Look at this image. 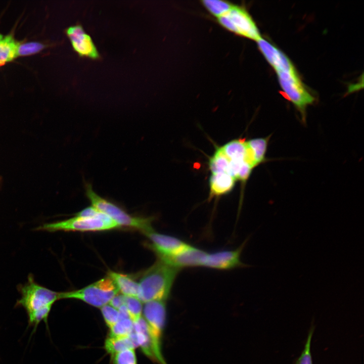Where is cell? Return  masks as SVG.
<instances>
[{
    "label": "cell",
    "instance_id": "obj_31",
    "mask_svg": "<svg viewBox=\"0 0 364 364\" xmlns=\"http://www.w3.org/2000/svg\"><path fill=\"white\" fill-rule=\"evenodd\" d=\"M1 179V178H0Z\"/></svg>",
    "mask_w": 364,
    "mask_h": 364
},
{
    "label": "cell",
    "instance_id": "obj_15",
    "mask_svg": "<svg viewBox=\"0 0 364 364\" xmlns=\"http://www.w3.org/2000/svg\"><path fill=\"white\" fill-rule=\"evenodd\" d=\"M236 180L224 172L211 173L209 178V199L226 195L234 189Z\"/></svg>",
    "mask_w": 364,
    "mask_h": 364
},
{
    "label": "cell",
    "instance_id": "obj_20",
    "mask_svg": "<svg viewBox=\"0 0 364 364\" xmlns=\"http://www.w3.org/2000/svg\"><path fill=\"white\" fill-rule=\"evenodd\" d=\"M209 167L211 173L224 172L230 174V161L220 147L216 148L209 159Z\"/></svg>",
    "mask_w": 364,
    "mask_h": 364
},
{
    "label": "cell",
    "instance_id": "obj_3",
    "mask_svg": "<svg viewBox=\"0 0 364 364\" xmlns=\"http://www.w3.org/2000/svg\"><path fill=\"white\" fill-rule=\"evenodd\" d=\"M85 190L91 205L109 217L120 228L124 226L137 230L145 235L153 231L152 218L137 217L128 214L119 206L99 195L89 183L85 184Z\"/></svg>",
    "mask_w": 364,
    "mask_h": 364
},
{
    "label": "cell",
    "instance_id": "obj_6",
    "mask_svg": "<svg viewBox=\"0 0 364 364\" xmlns=\"http://www.w3.org/2000/svg\"><path fill=\"white\" fill-rule=\"evenodd\" d=\"M119 290L108 276L79 290L60 292V299H75L92 306L101 308L119 293Z\"/></svg>",
    "mask_w": 364,
    "mask_h": 364
},
{
    "label": "cell",
    "instance_id": "obj_25",
    "mask_svg": "<svg viewBox=\"0 0 364 364\" xmlns=\"http://www.w3.org/2000/svg\"><path fill=\"white\" fill-rule=\"evenodd\" d=\"M314 330V326L312 325L309 331L304 349L300 356L296 359L295 364H313L310 347Z\"/></svg>",
    "mask_w": 364,
    "mask_h": 364
},
{
    "label": "cell",
    "instance_id": "obj_13",
    "mask_svg": "<svg viewBox=\"0 0 364 364\" xmlns=\"http://www.w3.org/2000/svg\"><path fill=\"white\" fill-rule=\"evenodd\" d=\"M257 43L259 51L276 72L295 68L290 59L266 39L262 37Z\"/></svg>",
    "mask_w": 364,
    "mask_h": 364
},
{
    "label": "cell",
    "instance_id": "obj_23",
    "mask_svg": "<svg viewBox=\"0 0 364 364\" xmlns=\"http://www.w3.org/2000/svg\"><path fill=\"white\" fill-rule=\"evenodd\" d=\"M125 305L127 309L129 317L133 323L141 317L142 304L138 298L125 296Z\"/></svg>",
    "mask_w": 364,
    "mask_h": 364
},
{
    "label": "cell",
    "instance_id": "obj_28",
    "mask_svg": "<svg viewBox=\"0 0 364 364\" xmlns=\"http://www.w3.org/2000/svg\"><path fill=\"white\" fill-rule=\"evenodd\" d=\"M101 213V212L91 205L81 210L75 216L81 217H93L99 215Z\"/></svg>",
    "mask_w": 364,
    "mask_h": 364
},
{
    "label": "cell",
    "instance_id": "obj_1",
    "mask_svg": "<svg viewBox=\"0 0 364 364\" xmlns=\"http://www.w3.org/2000/svg\"><path fill=\"white\" fill-rule=\"evenodd\" d=\"M21 294L16 306L25 310L29 326L36 329L39 324L43 322L48 325V317L54 303L60 299V292H57L39 285L33 276L29 275L27 281L18 287Z\"/></svg>",
    "mask_w": 364,
    "mask_h": 364
},
{
    "label": "cell",
    "instance_id": "obj_29",
    "mask_svg": "<svg viewBox=\"0 0 364 364\" xmlns=\"http://www.w3.org/2000/svg\"><path fill=\"white\" fill-rule=\"evenodd\" d=\"M124 304L125 296L122 294H117L109 302V305L117 310Z\"/></svg>",
    "mask_w": 364,
    "mask_h": 364
},
{
    "label": "cell",
    "instance_id": "obj_8",
    "mask_svg": "<svg viewBox=\"0 0 364 364\" xmlns=\"http://www.w3.org/2000/svg\"><path fill=\"white\" fill-rule=\"evenodd\" d=\"M133 330L138 345L143 352L159 364H166L161 352V337L153 331L143 317L133 323Z\"/></svg>",
    "mask_w": 364,
    "mask_h": 364
},
{
    "label": "cell",
    "instance_id": "obj_7",
    "mask_svg": "<svg viewBox=\"0 0 364 364\" xmlns=\"http://www.w3.org/2000/svg\"><path fill=\"white\" fill-rule=\"evenodd\" d=\"M217 20L223 28L239 36L256 41L262 38L255 21L243 6L234 5Z\"/></svg>",
    "mask_w": 364,
    "mask_h": 364
},
{
    "label": "cell",
    "instance_id": "obj_5",
    "mask_svg": "<svg viewBox=\"0 0 364 364\" xmlns=\"http://www.w3.org/2000/svg\"><path fill=\"white\" fill-rule=\"evenodd\" d=\"M120 226L107 215L101 213L93 217H73L55 222L46 223L36 228L37 231L50 232L56 231L101 232L107 231Z\"/></svg>",
    "mask_w": 364,
    "mask_h": 364
},
{
    "label": "cell",
    "instance_id": "obj_11",
    "mask_svg": "<svg viewBox=\"0 0 364 364\" xmlns=\"http://www.w3.org/2000/svg\"><path fill=\"white\" fill-rule=\"evenodd\" d=\"M247 241V240L236 250L219 251L210 253L206 252L202 260L201 266L218 269H229L246 266L241 261L240 256Z\"/></svg>",
    "mask_w": 364,
    "mask_h": 364
},
{
    "label": "cell",
    "instance_id": "obj_16",
    "mask_svg": "<svg viewBox=\"0 0 364 364\" xmlns=\"http://www.w3.org/2000/svg\"><path fill=\"white\" fill-rule=\"evenodd\" d=\"M138 346L134 330L129 336L126 337L109 336L105 342V348L112 356L122 351L134 349Z\"/></svg>",
    "mask_w": 364,
    "mask_h": 364
},
{
    "label": "cell",
    "instance_id": "obj_30",
    "mask_svg": "<svg viewBox=\"0 0 364 364\" xmlns=\"http://www.w3.org/2000/svg\"><path fill=\"white\" fill-rule=\"evenodd\" d=\"M3 35L0 33V40L3 38Z\"/></svg>",
    "mask_w": 364,
    "mask_h": 364
},
{
    "label": "cell",
    "instance_id": "obj_24",
    "mask_svg": "<svg viewBox=\"0 0 364 364\" xmlns=\"http://www.w3.org/2000/svg\"><path fill=\"white\" fill-rule=\"evenodd\" d=\"M47 47L45 44L37 41L18 42L17 57L27 56L38 53Z\"/></svg>",
    "mask_w": 364,
    "mask_h": 364
},
{
    "label": "cell",
    "instance_id": "obj_26",
    "mask_svg": "<svg viewBox=\"0 0 364 364\" xmlns=\"http://www.w3.org/2000/svg\"><path fill=\"white\" fill-rule=\"evenodd\" d=\"M113 357L114 364H137L134 349H127L117 353Z\"/></svg>",
    "mask_w": 364,
    "mask_h": 364
},
{
    "label": "cell",
    "instance_id": "obj_2",
    "mask_svg": "<svg viewBox=\"0 0 364 364\" xmlns=\"http://www.w3.org/2000/svg\"><path fill=\"white\" fill-rule=\"evenodd\" d=\"M180 269L158 259L143 274L139 282L138 299L142 302L166 300Z\"/></svg>",
    "mask_w": 364,
    "mask_h": 364
},
{
    "label": "cell",
    "instance_id": "obj_10",
    "mask_svg": "<svg viewBox=\"0 0 364 364\" xmlns=\"http://www.w3.org/2000/svg\"><path fill=\"white\" fill-rule=\"evenodd\" d=\"M73 51L79 57L99 60L101 55L92 38L80 24L70 26L65 30Z\"/></svg>",
    "mask_w": 364,
    "mask_h": 364
},
{
    "label": "cell",
    "instance_id": "obj_21",
    "mask_svg": "<svg viewBox=\"0 0 364 364\" xmlns=\"http://www.w3.org/2000/svg\"><path fill=\"white\" fill-rule=\"evenodd\" d=\"M202 5L212 16L217 19L228 12L234 4L226 1L204 0Z\"/></svg>",
    "mask_w": 364,
    "mask_h": 364
},
{
    "label": "cell",
    "instance_id": "obj_19",
    "mask_svg": "<svg viewBox=\"0 0 364 364\" xmlns=\"http://www.w3.org/2000/svg\"><path fill=\"white\" fill-rule=\"evenodd\" d=\"M18 42L12 34H8L0 40V67L17 57Z\"/></svg>",
    "mask_w": 364,
    "mask_h": 364
},
{
    "label": "cell",
    "instance_id": "obj_22",
    "mask_svg": "<svg viewBox=\"0 0 364 364\" xmlns=\"http://www.w3.org/2000/svg\"><path fill=\"white\" fill-rule=\"evenodd\" d=\"M133 331V322L130 318L119 320L110 328V337H126Z\"/></svg>",
    "mask_w": 364,
    "mask_h": 364
},
{
    "label": "cell",
    "instance_id": "obj_17",
    "mask_svg": "<svg viewBox=\"0 0 364 364\" xmlns=\"http://www.w3.org/2000/svg\"><path fill=\"white\" fill-rule=\"evenodd\" d=\"M108 276L114 282L121 294L138 298L139 290V282L130 276L113 271H109Z\"/></svg>",
    "mask_w": 364,
    "mask_h": 364
},
{
    "label": "cell",
    "instance_id": "obj_12",
    "mask_svg": "<svg viewBox=\"0 0 364 364\" xmlns=\"http://www.w3.org/2000/svg\"><path fill=\"white\" fill-rule=\"evenodd\" d=\"M166 312L165 300H152L144 304V318L153 331L160 337L165 324Z\"/></svg>",
    "mask_w": 364,
    "mask_h": 364
},
{
    "label": "cell",
    "instance_id": "obj_4",
    "mask_svg": "<svg viewBox=\"0 0 364 364\" xmlns=\"http://www.w3.org/2000/svg\"><path fill=\"white\" fill-rule=\"evenodd\" d=\"M283 95L299 111L303 123L306 122V110L315 101L300 79L295 68L276 72Z\"/></svg>",
    "mask_w": 364,
    "mask_h": 364
},
{
    "label": "cell",
    "instance_id": "obj_14",
    "mask_svg": "<svg viewBox=\"0 0 364 364\" xmlns=\"http://www.w3.org/2000/svg\"><path fill=\"white\" fill-rule=\"evenodd\" d=\"M206 253L202 250L189 245L166 263L179 269L186 267L201 266L202 260Z\"/></svg>",
    "mask_w": 364,
    "mask_h": 364
},
{
    "label": "cell",
    "instance_id": "obj_18",
    "mask_svg": "<svg viewBox=\"0 0 364 364\" xmlns=\"http://www.w3.org/2000/svg\"><path fill=\"white\" fill-rule=\"evenodd\" d=\"M271 136L269 134L264 138H256L246 141L247 145L258 166L267 161L266 154Z\"/></svg>",
    "mask_w": 364,
    "mask_h": 364
},
{
    "label": "cell",
    "instance_id": "obj_27",
    "mask_svg": "<svg viewBox=\"0 0 364 364\" xmlns=\"http://www.w3.org/2000/svg\"><path fill=\"white\" fill-rule=\"evenodd\" d=\"M101 310L105 323L109 328L119 320V311L110 305L103 306L101 308Z\"/></svg>",
    "mask_w": 364,
    "mask_h": 364
},
{
    "label": "cell",
    "instance_id": "obj_9",
    "mask_svg": "<svg viewBox=\"0 0 364 364\" xmlns=\"http://www.w3.org/2000/svg\"><path fill=\"white\" fill-rule=\"evenodd\" d=\"M146 235L150 242L148 245L149 248L157 255L158 259L165 262L189 245L177 238L160 234L154 230Z\"/></svg>",
    "mask_w": 364,
    "mask_h": 364
}]
</instances>
